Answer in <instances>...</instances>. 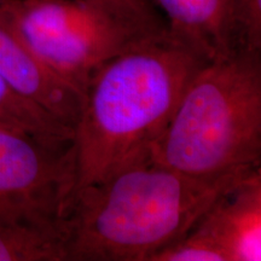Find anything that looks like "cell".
<instances>
[{
    "label": "cell",
    "instance_id": "obj_8",
    "mask_svg": "<svg viewBox=\"0 0 261 261\" xmlns=\"http://www.w3.org/2000/svg\"><path fill=\"white\" fill-rule=\"evenodd\" d=\"M167 19L166 29L205 62L240 50L233 0H150Z\"/></svg>",
    "mask_w": 261,
    "mask_h": 261
},
{
    "label": "cell",
    "instance_id": "obj_1",
    "mask_svg": "<svg viewBox=\"0 0 261 261\" xmlns=\"http://www.w3.org/2000/svg\"><path fill=\"white\" fill-rule=\"evenodd\" d=\"M255 168L196 177L143 152L70 198L67 261H149Z\"/></svg>",
    "mask_w": 261,
    "mask_h": 261
},
{
    "label": "cell",
    "instance_id": "obj_6",
    "mask_svg": "<svg viewBox=\"0 0 261 261\" xmlns=\"http://www.w3.org/2000/svg\"><path fill=\"white\" fill-rule=\"evenodd\" d=\"M185 237L208 261H260V167L224 191Z\"/></svg>",
    "mask_w": 261,
    "mask_h": 261
},
{
    "label": "cell",
    "instance_id": "obj_11",
    "mask_svg": "<svg viewBox=\"0 0 261 261\" xmlns=\"http://www.w3.org/2000/svg\"><path fill=\"white\" fill-rule=\"evenodd\" d=\"M144 34L166 29L150 0H90Z\"/></svg>",
    "mask_w": 261,
    "mask_h": 261
},
{
    "label": "cell",
    "instance_id": "obj_4",
    "mask_svg": "<svg viewBox=\"0 0 261 261\" xmlns=\"http://www.w3.org/2000/svg\"><path fill=\"white\" fill-rule=\"evenodd\" d=\"M0 22L83 98L100 65L149 35L90 0H3Z\"/></svg>",
    "mask_w": 261,
    "mask_h": 261
},
{
    "label": "cell",
    "instance_id": "obj_7",
    "mask_svg": "<svg viewBox=\"0 0 261 261\" xmlns=\"http://www.w3.org/2000/svg\"><path fill=\"white\" fill-rule=\"evenodd\" d=\"M0 76L16 92L68 126L79 120L83 94L57 76L0 22Z\"/></svg>",
    "mask_w": 261,
    "mask_h": 261
},
{
    "label": "cell",
    "instance_id": "obj_10",
    "mask_svg": "<svg viewBox=\"0 0 261 261\" xmlns=\"http://www.w3.org/2000/svg\"><path fill=\"white\" fill-rule=\"evenodd\" d=\"M0 127L51 144L73 143L74 128L16 92L0 76Z\"/></svg>",
    "mask_w": 261,
    "mask_h": 261
},
{
    "label": "cell",
    "instance_id": "obj_5",
    "mask_svg": "<svg viewBox=\"0 0 261 261\" xmlns=\"http://www.w3.org/2000/svg\"><path fill=\"white\" fill-rule=\"evenodd\" d=\"M75 182L74 145L0 127V217L63 221Z\"/></svg>",
    "mask_w": 261,
    "mask_h": 261
},
{
    "label": "cell",
    "instance_id": "obj_2",
    "mask_svg": "<svg viewBox=\"0 0 261 261\" xmlns=\"http://www.w3.org/2000/svg\"><path fill=\"white\" fill-rule=\"evenodd\" d=\"M205 63L165 29L139 38L100 65L85 89L74 127L71 197L148 151Z\"/></svg>",
    "mask_w": 261,
    "mask_h": 261
},
{
    "label": "cell",
    "instance_id": "obj_12",
    "mask_svg": "<svg viewBox=\"0 0 261 261\" xmlns=\"http://www.w3.org/2000/svg\"><path fill=\"white\" fill-rule=\"evenodd\" d=\"M241 51L261 52V0H233Z\"/></svg>",
    "mask_w": 261,
    "mask_h": 261
},
{
    "label": "cell",
    "instance_id": "obj_13",
    "mask_svg": "<svg viewBox=\"0 0 261 261\" xmlns=\"http://www.w3.org/2000/svg\"><path fill=\"white\" fill-rule=\"evenodd\" d=\"M3 2V0H0V3H2Z\"/></svg>",
    "mask_w": 261,
    "mask_h": 261
},
{
    "label": "cell",
    "instance_id": "obj_3",
    "mask_svg": "<svg viewBox=\"0 0 261 261\" xmlns=\"http://www.w3.org/2000/svg\"><path fill=\"white\" fill-rule=\"evenodd\" d=\"M149 151L196 177L260 167L261 52L237 51L205 63Z\"/></svg>",
    "mask_w": 261,
    "mask_h": 261
},
{
    "label": "cell",
    "instance_id": "obj_9",
    "mask_svg": "<svg viewBox=\"0 0 261 261\" xmlns=\"http://www.w3.org/2000/svg\"><path fill=\"white\" fill-rule=\"evenodd\" d=\"M0 261H67L64 219L41 223L0 217Z\"/></svg>",
    "mask_w": 261,
    "mask_h": 261
}]
</instances>
